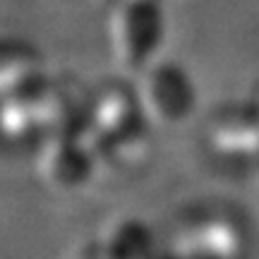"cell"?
<instances>
[{
    "label": "cell",
    "mask_w": 259,
    "mask_h": 259,
    "mask_svg": "<svg viewBox=\"0 0 259 259\" xmlns=\"http://www.w3.org/2000/svg\"><path fill=\"white\" fill-rule=\"evenodd\" d=\"M87 94L46 74L41 82L0 101V147L36 149L44 139L82 118Z\"/></svg>",
    "instance_id": "obj_1"
},
{
    "label": "cell",
    "mask_w": 259,
    "mask_h": 259,
    "mask_svg": "<svg viewBox=\"0 0 259 259\" xmlns=\"http://www.w3.org/2000/svg\"><path fill=\"white\" fill-rule=\"evenodd\" d=\"M166 34L161 0H118L108 15V46L125 72L137 74L158 58Z\"/></svg>",
    "instance_id": "obj_2"
},
{
    "label": "cell",
    "mask_w": 259,
    "mask_h": 259,
    "mask_svg": "<svg viewBox=\"0 0 259 259\" xmlns=\"http://www.w3.org/2000/svg\"><path fill=\"white\" fill-rule=\"evenodd\" d=\"M99 149V139L79 118L36 147V173L51 190L74 192L87 185L96 170H101Z\"/></svg>",
    "instance_id": "obj_3"
},
{
    "label": "cell",
    "mask_w": 259,
    "mask_h": 259,
    "mask_svg": "<svg viewBox=\"0 0 259 259\" xmlns=\"http://www.w3.org/2000/svg\"><path fill=\"white\" fill-rule=\"evenodd\" d=\"M139 108L154 127H173L192 111L194 92L187 72L173 60L156 58L135 74Z\"/></svg>",
    "instance_id": "obj_4"
},
{
    "label": "cell",
    "mask_w": 259,
    "mask_h": 259,
    "mask_svg": "<svg viewBox=\"0 0 259 259\" xmlns=\"http://www.w3.org/2000/svg\"><path fill=\"white\" fill-rule=\"evenodd\" d=\"M82 120L99 139V144H103L106 139L120 135L135 122L147 118L139 108L135 84H127L122 79H106L87 92Z\"/></svg>",
    "instance_id": "obj_5"
},
{
    "label": "cell",
    "mask_w": 259,
    "mask_h": 259,
    "mask_svg": "<svg viewBox=\"0 0 259 259\" xmlns=\"http://www.w3.org/2000/svg\"><path fill=\"white\" fill-rule=\"evenodd\" d=\"M46 74V63L36 46L22 38H0V101L34 87Z\"/></svg>",
    "instance_id": "obj_6"
},
{
    "label": "cell",
    "mask_w": 259,
    "mask_h": 259,
    "mask_svg": "<svg viewBox=\"0 0 259 259\" xmlns=\"http://www.w3.org/2000/svg\"><path fill=\"white\" fill-rule=\"evenodd\" d=\"M154 154V125L149 120H139L125 132L106 139L99 151V168L111 173H132L147 166Z\"/></svg>",
    "instance_id": "obj_7"
}]
</instances>
